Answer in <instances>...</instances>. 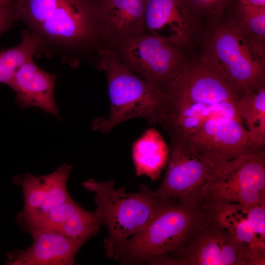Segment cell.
Instances as JSON below:
<instances>
[{"instance_id": "1", "label": "cell", "mask_w": 265, "mask_h": 265, "mask_svg": "<svg viewBox=\"0 0 265 265\" xmlns=\"http://www.w3.org/2000/svg\"><path fill=\"white\" fill-rule=\"evenodd\" d=\"M159 124L170 141H182L207 120L227 117L242 122L237 110L239 94L203 53L186 65L167 86Z\"/></svg>"}, {"instance_id": "2", "label": "cell", "mask_w": 265, "mask_h": 265, "mask_svg": "<svg viewBox=\"0 0 265 265\" xmlns=\"http://www.w3.org/2000/svg\"><path fill=\"white\" fill-rule=\"evenodd\" d=\"M13 6L15 20L40 38L41 51L61 56L99 39L93 0H15Z\"/></svg>"}, {"instance_id": "3", "label": "cell", "mask_w": 265, "mask_h": 265, "mask_svg": "<svg viewBox=\"0 0 265 265\" xmlns=\"http://www.w3.org/2000/svg\"><path fill=\"white\" fill-rule=\"evenodd\" d=\"M208 218L199 206L162 198L150 221L128 238L105 247L106 255L124 264L146 263L184 249Z\"/></svg>"}, {"instance_id": "4", "label": "cell", "mask_w": 265, "mask_h": 265, "mask_svg": "<svg viewBox=\"0 0 265 265\" xmlns=\"http://www.w3.org/2000/svg\"><path fill=\"white\" fill-rule=\"evenodd\" d=\"M98 67L106 76L110 100L107 117H99L92 124L93 130L107 133L115 126L133 118H143L158 124L165 93L129 69L110 48L97 52Z\"/></svg>"}, {"instance_id": "5", "label": "cell", "mask_w": 265, "mask_h": 265, "mask_svg": "<svg viewBox=\"0 0 265 265\" xmlns=\"http://www.w3.org/2000/svg\"><path fill=\"white\" fill-rule=\"evenodd\" d=\"M114 185L113 180L99 182L91 178L82 183L85 189L95 193L94 212L107 228L104 247L122 241L143 229L162 200L146 185H140L134 193H127L125 186L116 189Z\"/></svg>"}, {"instance_id": "6", "label": "cell", "mask_w": 265, "mask_h": 265, "mask_svg": "<svg viewBox=\"0 0 265 265\" xmlns=\"http://www.w3.org/2000/svg\"><path fill=\"white\" fill-rule=\"evenodd\" d=\"M202 53L221 70L240 95L265 88V57L223 20L207 25Z\"/></svg>"}, {"instance_id": "7", "label": "cell", "mask_w": 265, "mask_h": 265, "mask_svg": "<svg viewBox=\"0 0 265 265\" xmlns=\"http://www.w3.org/2000/svg\"><path fill=\"white\" fill-rule=\"evenodd\" d=\"M265 201V153H248L221 164L199 193L197 204L206 212L230 203Z\"/></svg>"}, {"instance_id": "8", "label": "cell", "mask_w": 265, "mask_h": 265, "mask_svg": "<svg viewBox=\"0 0 265 265\" xmlns=\"http://www.w3.org/2000/svg\"><path fill=\"white\" fill-rule=\"evenodd\" d=\"M116 47L129 69L163 92L191 58L189 53L146 32Z\"/></svg>"}, {"instance_id": "9", "label": "cell", "mask_w": 265, "mask_h": 265, "mask_svg": "<svg viewBox=\"0 0 265 265\" xmlns=\"http://www.w3.org/2000/svg\"><path fill=\"white\" fill-rule=\"evenodd\" d=\"M170 259L172 265H265V252L239 242L208 215L186 247Z\"/></svg>"}, {"instance_id": "10", "label": "cell", "mask_w": 265, "mask_h": 265, "mask_svg": "<svg viewBox=\"0 0 265 265\" xmlns=\"http://www.w3.org/2000/svg\"><path fill=\"white\" fill-rule=\"evenodd\" d=\"M220 165L184 142L171 141L166 172L156 193L161 198L198 206L201 188Z\"/></svg>"}, {"instance_id": "11", "label": "cell", "mask_w": 265, "mask_h": 265, "mask_svg": "<svg viewBox=\"0 0 265 265\" xmlns=\"http://www.w3.org/2000/svg\"><path fill=\"white\" fill-rule=\"evenodd\" d=\"M145 32L191 53L206 24L188 0H146Z\"/></svg>"}, {"instance_id": "12", "label": "cell", "mask_w": 265, "mask_h": 265, "mask_svg": "<svg viewBox=\"0 0 265 265\" xmlns=\"http://www.w3.org/2000/svg\"><path fill=\"white\" fill-rule=\"evenodd\" d=\"M184 142L221 165L248 153L258 151L253 146L242 122L227 117L206 121Z\"/></svg>"}, {"instance_id": "13", "label": "cell", "mask_w": 265, "mask_h": 265, "mask_svg": "<svg viewBox=\"0 0 265 265\" xmlns=\"http://www.w3.org/2000/svg\"><path fill=\"white\" fill-rule=\"evenodd\" d=\"M72 165L63 163L54 171L37 176L29 173L13 177V183L21 187L23 210L16 218H33L42 216L70 199L67 182Z\"/></svg>"}, {"instance_id": "14", "label": "cell", "mask_w": 265, "mask_h": 265, "mask_svg": "<svg viewBox=\"0 0 265 265\" xmlns=\"http://www.w3.org/2000/svg\"><path fill=\"white\" fill-rule=\"evenodd\" d=\"M146 0H104L96 4V26L99 38L112 46L145 32Z\"/></svg>"}, {"instance_id": "15", "label": "cell", "mask_w": 265, "mask_h": 265, "mask_svg": "<svg viewBox=\"0 0 265 265\" xmlns=\"http://www.w3.org/2000/svg\"><path fill=\"white\" fill-rule=\"evenodd\" d=\"M16 219L26 232L46 230L86 241L103 226L94 212L83 209L72 198L42 216Z\"/></svg>"}, {"instance_id": "16", "label": "cell", "mask_w": 265, "mask_h": 265, "mask_svg": "<svg viewBox=\"0 0 265 265\" xmlns=\"http://www.w3.org/2000/svg\"><path fill=\"white\" fill-rule=\"evenodd\" d=\"M31 245L25 250L6 253L8 265H72L75 257L86 242L58 233L42 230L28 232Z\"/></svg>"}, {"instance_id": "17", "label": "cell", "mask_w": 265, "mask_h": 265, "mask_svg": "<svg viewBox=\"0 0 265 265\" xmlns=\"http://www.w3.org/2000/svg\"><path fill=\"white\" fill-rule=\"evenodd\" d=\"M210 219L251 248L265 252V201L230 203L206 212Z\"/></svg>"}, {"instance_id": "18", "label": "cell", "mask_w": 265, "mask_h": 265, "mask_svg": "<svg viewBox=\"0 0 265 265\" xmlns=\"http://www.w3.org/2000/svg\"><path fill=\"white\" fill-rule=\"evenodd\" d=\"M55 76L40 69L33 58L21 66L7 83L22 107L36 106L60 120L53 96Z\"/></svg>"}, {"instance_id": "19", "label": "cell", "mask_w": 265, "mask_h": 265, "mask_svg": "<svg viewBox=\"0 0 265 265\" xmlns=\"http://www.w3.org/2000/svg\"><path fill=\"white\" fill-rule=\"evenodd\" d=\"M169 157V149L155 128L146 130L132 145V159L137 176L145 175L152 181L159 180Z\"/></svg>"}, {"instance_id": "20", "label": "cell", "mask_w": 265, "mask_h": 265, "mask_svg": "<svg viewBox=\"0 0 265 265\" xmlns=\"http://www.w3.org/2000/svg\"><path fill=\"white\" fill-rule=\"evenodd\" d=\"M223 20L265 57V7L240 4L234 0Z\"/></svg>"}, {"instance_id": "21", "label": "cell", "mask_w": 265, "mask_h": 265, "mask_svg": "<svg viewBox=\"0 0 265 265\" xmlns=\"http://www.w3.org/2000/svg\"><path fill=\"white\" fill-rule=\"evenodd\" d=\"M237 106L238 115L246 123L253 147L257 150H265V88L242 92Z\"/></svg>"}, {"instance_id": "22", "label": "cell", "mask_w": 265, "mask_h": 265, "mask_svg": "<svg viewBox=\"0 0 265 265\" xmlns=\"http://www.w3.org/2000/svg\"><path fill=\"white\" fill-rule=\"evenodd\" d=\"M42 42L36 34L26 30L17 46L0 52V83H7L18 68L41 51Z\"/></svg>"}, {"instance_id": "23", "label": "cell", "mask_w": 265, "mask_h": 265, "mask_svg": "<svg viewBox=\"0 0 265 265\" xmlns=\"http://www.w3.org/2000/svg\"><path fill=\"white\" fill-rule=\"evenodd\" d=\"M207 25L223 20L234 0H188Z\"/></svg>"}, {"instance_id": "24", "label": "cell", "mask_w": 265, "mask_h": 265, "mask_svg": "<svg viewBox=\"0 0 265 265\" xmlns=\"http://www.w3.org/2000/svg\"><path fill=\"white\" fill-rule=\"evenodd\" d=\"M13 2L0 0V35L9 29L16 20Z\"/></svg>"}, {"instance_id": "25", "label": "cell", "mask_w": 265, "mask_h": 265, "mask_svg": "<svg viewBox=\"0 0 265 265\" xmlns=\"http://www.w3.org/2000/svg\"><path fill=\"white\" fill-rule=\"evenodd\" d=\"M235 1L247 5L265 7V0H235Z\"/></svg>"}, {"instance_id": "26", "label": "cell", "mask_w": 265, "mask_h": 265, "mask_svg": "<svg viewBox=\"0 0 265 265\" xmlns=\"http://www.w3.org/2000/svg\"><path fill=\"white\" fill-rule=\"evenodd\" d=\"M93 0L96 4H98L101 3V2H102L104 0Z\"/></svg>"}, {"instance_id": "27", "label": "cell", "mask_w": 265, "mask_h": 265, "mask_svg": "<svg viewBox=\"0 0 265 265\" xmlns=\"http://www.w3.org/2000/svg\"><path fill=\"white\" fill-rule=\"evenodd\" d=\"M7 0L11 1H14L15 0Z\"/></svg>"}, {"instance_id": "28", "label": "cell", "mask_w": 265, "mask_h": 265, "mask_svg": "<svg viewBox=\"0 0 265 265\" xmlns=\"http://www.w3.org/2000/svg\"><path fill=\"white\" fill-rule=\"evenodd\" d=\"M6 0V1H9V0ZM11 2H13V1H11Z\"/></svg>"}]
</instances>
